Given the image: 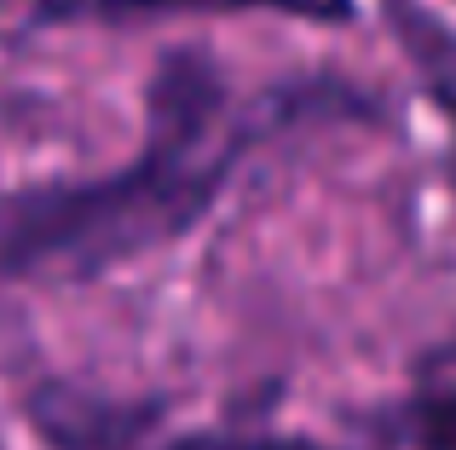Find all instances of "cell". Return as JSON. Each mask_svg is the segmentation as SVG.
Wrapping results in <instances>:
<instances>
[{
    "label": "cell",
    "instance_id": "cell-5",
    "mask_svg": "<svg viewBox=\"0 0 456 450\" xmlns=\"http://www.w3.org/2000/svg\"><path fill=\"white\" fill-rule=\"evenodd\" d=\"M364 433L387 450H456V387H411L404 398L370 410Z\"/></svg>",
    "mask_w": 456,
    "mask_h": 450
},
{
    "label": "cell",
    "instance_id": "cell-6",
    "mask_svg": "<svg viewBox=\"0 0 456 450\" xmlns=\"http://www.w3.org/2000/svg\"><path fill=\"white\" fill-rule=\"evenodd\" d=\"M156 450H341V445L306 439V433H266V428H202V433H179Z\"/></svg>",
    "mask_w": 456,
    "mask_h": 450
},
{
    "label": "cell",
    "instance_id": "cell-2",
    "mask_svg": "<svg viewBox=\"0 0 456 450\" xmlns=\"http://www.w3.org/2000/svg\"><path fill=\"white\" fill-rule=\"evenodd\" d=\"M23 422L46 450H145L167 422V398H122L99 387L46 375L23 393Z\"/></svg>",
    "mask_w": 456,
    "mask_h": 450
},
{
    "label": "cell",
    "instance_id": "cell-3",
    "mask_svg": "<svg viewBox=\"0 0 456 450\" xmlns=\"http://www.w3.org/2000/svg\"><path fill=\"white\" fill-rule=\"evenodd\" d=\"M266 18L312 23V29H353L364 18V0H29V29H139L162 18Z\"/></svg>",
    "mask_w": 456,
    "mask_h": 450
},
{
    "label": "cell",
    "instance_id": "cell-1",
    "mask_svg": "<svg viewBox=\"0 0 456 450\" xmlns=\"http://www.w3.org/2000/svg\"><path fill=\"white\" fill-rule=\"evenodd\" d=\"M387 122V99L335 69L243 92L214 46H162L145 76V139L122 168L0 191V289H87L202 231L260 150Z\"/></svg>",
    "mask_w": 456,
    "mask_h": 450
},
{
    "label": "cell",
    "instance_id": "cell-7",
    "mask_svg": "<svg viewBox=\"0 0 456 450\" xmlns=\"http://www.w3.org/2000/svg\"><path fill=\"white\" fill-rule=\"evenodd\" d=\"M0 450H6V445H0Z\"/></svg>",
    "mask_w": 456,
    "mask_h": 450
},
{
    "label": "cell",
    "instance_id": "cell-4",
    "mask_svg": "<svg viewBox=\"0 0 456 450\" xmlns=\"http://www.w3.org/2000/svg\"><path fill=\"white\" fill-rule=\"evenodd\" d=\"M381 23L399 41V52L411 58L428 104L439 110V122L451 133L445 180H451V197H456V23L445 12H434L428 0H381Z\"/></svg>",
    "mask_w": 456,
    "mask_h": 450
}]
</instances>
